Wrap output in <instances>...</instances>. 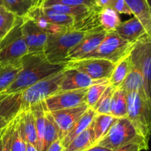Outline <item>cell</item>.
Here are the masks:
<instances>
[{
    "label": "cell",
    "mask_w": 151,
    "mask_h": 151,
    "mask_svg": "<svg viewBox=\"0 0 151 151\" xmlns=\"http://www.w3.org/2000/svg\"><path fill=\"white\" fill-rule=\"evenodd\" d=\"M66 63H50L43 52L27 53L21 60V70L11 85L1 93L23 91L35 83L66 69Z\"/></svg>",
    "instance_id": "1"
},
{
    "label": "cell",
    "mask_w": 151,
    "mask_h": 151,
    "mask_svg": "<svg viewBox=\"0 0 151 151\" xmlns=\"http://www.w3.org/2000/svg\"><path fill=\"white\" fill-rule=\"evenodd\" d=\"M86 33L67 27L57 33L48 34L43 52L50 63H66L69 52L84 38Z\"/></svg>",
    "instance_id": "2"
},
{
    "label": "cell",
    "mask_w": 151,
    "mask_h": 151,
    "mask_svg": "<svg viewBox=\"0 0 151 151\" xmlns=\"http://www.w3.org/2000/svg\"><path fill=\"white\" fill-rule=\"evenodd\" d=\"M131 143L139 144L144 150H148V144L137 132L127 117H121L117 118L106 135L96 145L114 151Z\"/></svg>",
    "instance_id": "3"
},
{
    "label": "cell",
    "mask_w": 151,
    "mask_h": 151,
    "mask_svg": "<svg viewBox=\"0 0 151 151\" xmlns=\"http://www.w3.org/2000/svg\"><path fill=\"white\" fill-rule=\"evenodd\" d=\"M125 94L127 119L148 144L151 128V100L144 98L134 91Z\"/></svg>",
    "instance_id": "4"
},
{
    "label": "cell",
    "mask_w": 151,
    "mask_h": 151,
    "mask_svg": "<svg viewBox=\"0 0 151 151\" xmlns=\"http://www.w3.org/2000/svg\"><path fill=\"white\" fill-rule=\"evenodd\" d=\"M22 17H18L10 32L0 41V63H21L28 53L27 45L22 32Z\"/></svg>",
    "instance_id": "5"
},
{
    "label": "cell",
    "mask_w": 151,
    "mask_h": 151,
    "mask_svg": "<svg viewBox=\"0 0 151 151\" xmlns=\"http://www.w3.org/2000/svg\"><path fill=\"white\" fill-rule=\"evenodd\" d=\"M132 46L133 44L120 38L115 31L106 32L104 39L97 48L81 59H105L116 64L129 55Z\"/></svg>",
    "instance_id": "6"
},
{
    "label": "cell",
    "mask_w": 151,
    "mask_h": 151,
    "mask_svg": "<svg viewBox=\"0 0 151 151\" xmlns=\"http://www.w3.org/2000/svg\"><path fill=\"white\" fill-rule=\"evenodd\" d=\"M63 77V70L50 75L22 91V111L58 92Z\"/></svg>",
    "instance_id": "7"
},
{
    "label": "cell",
    "mask_w": 151,
    "mask_h": 151,
    "mask_svg": "<svg viewBox=\"0 0 151 151\" xmlns=\"http://www.w3.org/2000/svg\"><path fill=\"white\" fill-rule=\"evenodd\" d=\"M130 60L133 68L139 71L145 83L147 94L150 97L151 76V35H144L133 44L129 53Z\"/></svg>",
    "instance_id": "8"
},
{
    "label": "cell",
    "mask_w": 151,
    "mask_h": 151,
    "mask_svg": "<svg viewBox=\"0 0 151 151\" xmlns=\"http://www.w3.org/2000/svg\"><path fill=\"white\" fill-rule=\"evenodd\" d=\"M115 64L100 58H83L66 62V68L75 69L93 80H109Z\"/></svg>",
    "instance_id": "9"
},
{
    "label": "cell",
    "mask_w": 151,
    "mask_h": 151,
    "mask_svg": "<svg viewBox=\"0 0 151 151\" xmlns=\"http://www.w3.org/2000/svg\"><path fill=\"white\" fill-rule=\"evenodd\" d=\"M87 90L88 88L55 93L44 100L47 110L52 112L86 104Z\"/></svg>",
    "instance_id": "10"
},
{
    "label": "cell",
    "mask_w": 151,
    "mask_h": 151,
    "mask_svg": "<svg viewBox=\"0 0 151 151\" xmlns=\"http://www.w3.org/2000/svg\"><path fill=\"white\" fill-rule=\"evenodd\" d=\"M22 32L27 45L28 53L43 52L48 34L28 18L22 17Z\"/></svg>",
    "instance_id": "11"
},
{
    "label": "cell",
    "mask_w": 151,
    "mask_h": 151,
    "mask_svg": "<svg viewBox=\"0 0 151 151\" xmlns=\"http://www.w3.org/2000/svg\"><path fill=\"white\" fill-rule=\"evenodd\" d=\"M106 35L103 29L87 32L84 38L69 52L66 60H79L97 48Z\"/></svg>",
    "instance_id": "12"
},
{
    "label": "cell",
    "mask_w": 151,
    "mask_h": 151,
    "mask_svg": "<svg viewBox=\"0 0 151 151\" xmlns=\"http://www.w3.org/2000/svg\"><path fill=\"white\" fill-rule=\"evenodd\" d=\"M88 109V106L86 104H83L71 109L50 112L57 125L58 137L60 140L63 139V137L69 128Z\"/></svg>",
    "instance_id": "13"
},
{
    "label": "cell",
    "mask_w": 151,
    "mask_h": 151,
    "mask_svg": "<svg viewBox=\"0 0 151 151\" xmlns=\"http://www.w3.org/2000/svg\"><path fill=\"white\" fill-rule=\"evenodd\" d=\"M104 81L106 80H93L80 71L75 69L66 68L63 70V79L59 86L58 92L86 88Z\"/></svg>",
    "instance_id": "14"
},
{
    "label": "cell",
    "mask_w": 151,
    "mask_h": 151,
    "mask_svg": "<svg viewBox=\"0 0 151 151\" xmlns=\"http://www.w3.org/2000/svg\"><path fill=\"white\" fill-rule=\"evenodd\" d=\"M22 112V91L0 93V116L9 123Z\"/></svg>",
    "instance_id": "15"
},
{
    "label": "cell",
    "mask_w": 151,
    "mask_h": 151,
    "mask_svg": "<svg viewBox=\"0 0 151 151\" xmlns=\"http://www.w3.org/2000/svg\"><path fill=\"white\" fill-rule=\"evenodd\" d=\"M18 128L25 142L30 143L37 147V135L35 119L29 109L21 112L16 117Z\"/></svg>",
    "instance_id": "16"
},
{
    "label": "cell",
    "mask_w": 151,
    "mask_h": 151,
    "mask_svg": "<svg viewBox=\"0 0 151 151\" xmlns=\"http://www.w3.org/2000/svg\"><path fill=\"white\" fill-rule=\"evenodd\" d=\"M115 32L120 38L131 44L148 34L142 24L134 16L125 22H121Z\"/></svg>",
    "instance_id": "17"
},
{
    "label": "cell",
    "mask_w": 151,
    "mask_h": 151,
    "mask_svg": "<svg viewBox=\"0 0 151 151\" xmlns=\"http://www.w3.org/2000/svg\"><path fill=\"white\" fill-rule=\"evenodd\" d=\"M132 15L144 26L151 35V9L148 0H124Z\"/></svg>",
    "instance_id": "18"
},
{
    "label": "cell",
    "mask_w": 151,
    "mask_h": 151,
    "mask_svg": "<svg viewBox=\"0 0 151 151\" xmlns=\"http://www.w3.org/2000/svg\"><path fill=\"white\" fill-rule=\"evenodd\" d=\"M118 88L123 90L125 93L137 92L144 98L151 100L146 91L144 78L141 72L135 68L132 67L131 72Z\"/></svg>",
    "instance_id": "19"
},
{
    "label": "cell",
    "mask_w": 151,
    "mask_h": 151,
    "mask_svg": "<svg viewBox=\"0 0 151 151\" xmlns=\"http://www.w3.org/2000/svg\"><path fill=\"white\" fill-rule=\"evenodd\" d=\"M101 7L94 6L86 15L75 21L71 27L72 29L83 32H89L97 29H103L100 27L99 14Z\"/></svg>",
    "instance_id": "20"
},
{
    "label": "cell",
    "mask_w": 151,
    "mask_h": 151,
    "mask_svg": "<svg viewBox=\"0 0 151 151\" xmlns=\"http://www.w3.org/2000/svg\"><path fill=\"white\" fill-rule=\"evenodd\" d=\"M96 112L93 109L88 108L83 114L74 123V125L69 129L66 132L65 136L63 137V139L61 140L63 144V148L68 145L69 142L73 139L75 137L83 132L85 130L89 127L92 122L93 119L95 116Z\"/></svg>",
    "instance_id": "21"
},
{
    "label": "cell",
    "mask_w": 151,
    "mask_h": 151,
    "mask_svg": "<svg viewBox=\"0 0 151 151\" xmlns=\"http://www.w3.org/2000/svg\"><path fill=\"white\" fill-rule=\"evenodd\" d=\"M25 17L32 21L40 29L44 30L47 34L57 33L67 28L58 26L52 23L44 13L41 6H35L31 8L27 13Z\"/></svg>",
    "instance_id": "22"
},
{
    "label": "cell",
    "mask_w": 151,
    "mask_h": 151,
    "mask_svg": "<svg viewBox=\"0 0 151 151\" xmlns=\"http://www.w3.org/2000/svg\"><path fill=\"white\" fill-rule=\"evenodd\" d=\"M35 119V130L37 135V149L42 150L43 137H44V125H45V111L47 110L44 101L39 102L29 107Z\"/></svg>",
    "instance_id": "23"
},
{
    "label": "cell",
    "mask_w": 151,
    "mask_h": 151,
    "mask_svg": "<svg viewBox=\"0 0 151 151\" xmlns=\"http://www.w3.org/2000/svg\"><path fill=\"white\" fill-rule=\"evenodd\" d=\"M117 118L111 114H96L95 116L91 122L94 137V145L100 141L108 132L111 125L116 122Z\"/></svg>",
    "instance_id": "24"
},
{
    "label": "cell",
    "mask_w": 151,
    "mask_h": 151,
    "mask_svg": "<svg viewBox=\"0 0 151 151\" xmlns=\"http://www.w3.org/2000/svg\"><path fill=\"white\" fill-rule=\"evenodd\" d=\"M94 145V132L91 125L77 136L63 148V151H86Z\"/></svg>",
    "instance_id": "25"
},
{
    "label": "cell",
    "mask_w": 151,
    "mask_h": 151,
    "mask_svg": "<svg viewBox=\"0 0 151 151\" xmlns=\"http://www.w3.org/2000/svg\"><path fill=\"white\" fill-rule=\"evenodd\" d=\"M131 69L132 66L128 55L115 64L114 69L109 78V84L115 88H118L131 72Z\"/></svg>",
    "instance_id": "26"
},
{
    "label": "cell",
    "mask_w": 151,
    "mask_h": 151,
    "mask_svg": "<svg viewBox=\"0 0 151 151\" xmlns=\"http://www.w3.org/2000/svg\"><path fill=\"white\" fill-rule=\"evenodd\" d=\"M21 68V63L17 64L0 63V93L5 91L11 85Z\"/></svg>",
    "instance_id": "27"
},
{
    "label": "cell",
    "mask_w": 151,
    "mask_h": 151,
    "mask_svg": "<svg viewBox=\"0 0 151 151\" xmlns=\"http://www.w3.org/2000/svg\"><path fill=\"white\" fill-rule=\"evenodd\" d=\"M99 20L100 27L106 32L115 31L122 22L119 13L110 7H103L100 9Z\"/></svg>",
    "instance_id": "28"
},
{
    "label": "cell",
    "mask_w": 151,
    "mask_h": 151,
    "mask_svg": "<svg viewBox=\"0 0 151 151\" xmlns=\"http://www.w3.org/2000/svg\"><path fill=\"white\" fill-rule=\"evenodd\" d=\"M111 115L116 118L126 117V94L123 90L116 88L111 103Z\"/></svg>",
    "instance_id": "29"
},
{
    "label": "cell",
    "mask_w": 151,
    "mask_h": 151,
    "mask_svg": "<svg viewBox=\"0 0 151 151\" xmlns=\"http://www.w3.org/2000/svg\"><path fill=\"white\" fill-rule=\"evenodd\" d=\"M58 137V130L55 122L51 113L48 111H45V125H44V137H43L42 150L47 151L49 146Z\"/></svg>",
    "instance_id": "30"
},
{
    "label": "cell",
    "mask_w": 151,
    "mask_h": 151,
    "mask_svg": "<svg viewBox=\"0 0 151 151\" xmlns=\"http://www.w3.org/2000/svg\"><path fill=\"white\" fill-rule=\"evenodd\" d=\"M2 6L18 17H24L36 4L33 0H2Z\"/></svg>",
    "instance_id": "31"
},
{
    "label": "cell",
    "mask_w": 151,
    "mask_h": 151,
    "mask_svg": "<svg viewBox=\"0 0 151 151\" xmlns=\"http://www.w3.org/2000/svg\"><path fill=\"white\" fill-rule=\"evenodd\" d=\"M44 7H49L56 12L72 16L75 19V21L86 14L91 8V7H83V6H72L61 4H52V5Z\"/></svg>",
    "instance_id": "32"
},
{
    "label": "cell",
    "mask_w": 151,
    "mask_h": 151,
    "mask_svg": "<svg viewBox=\"0 0 151 151\" xmlns=\"http://www.w3.org/2000/svg\"><path fill=\"white\" fill-rule=\"evenodd\" d=\"M115 89L116 88L112 86L110 84L108 86L95 106L93 107V109L95 111L96 114H111V103Z\"/></svg>",
    "instance_id": "33"
},
{
    "label": "cell",
    "mask_w": 151,
    "mask_h": 151,
    "mask_svg": "<svg viewBox=\"0 0 151 151\" xmlns=\"http://www.w3.org/2000/svg\"><path fill=\"white\" fill-rule=\"evenodd\" d=\"M43 12L47 16V19L58 26L63 27H71L75 22V19L72 16L58 13L49 7H42Z\"/></svg>",
    "instance_id": "34"
},
{
    "label": "cell",
    "mask_w": 151,
    "mask_h": 151,
    "mask_svg": "<svg viewBox=\"0 0 151 151\" xmlns=\"http://www.w3.org/2000/svg\"><path fill=\"white\" fill-rule=\"evenodd\" d=\"M109 85V80H106L103 82L88 87L86 97V103L88 108L93 109Z\"/></svg>",
    "instance_id": "35"
},
{
    "label": "cell",
    "mask_w": 151,
    "mask_h": 151,
    "mask_svg": "<svg viewBox=\"0 0 151 151\" xmlns=\"http://www.w3.org/2000/svg\"><path fill=\"white\" fill-rule=\"evenodd\" d=\"M17 16L0 6V41L10 32L16 24Z\"/></svg>",
    "instance_id": "36"
},
{
    "label": "cell",
    "mask_w": 151,
    "mask_h": 151,
    "mask_svg": "<svg viewBox=\"0 0 151 151\" xmlns=\"http://www.w3.org/2000/svg\"><path fill=\"white\" fill-rule=\"evenodd\" d=\"M11 122L12 133L10 151H26V142L19 133L16 118L12 120Z\"/></svg>",
    "instance_id": "37"
},
{
    "label": "cell",
    "mask_w": 151,
    "mask_h": 151,
    "mask_svg": "<svg viewBox=\"0 0 151 151\" xmlns=\"http://www.w3.org/2000/svg\"><path fill=\"white\" fill-rule=\"evenodd\" d=\"M56 4L72 6H83L87 7H93L96 6L95 0H46L41 4V7H47Z\"/></svg>",
    "instance_id": "38"
},
{
    "label": "cell",
    "mask_w": 151,
    "mask_h": 151,
    "mask_svg": "<svg viewBox=\"0 0 151 151\" xmlns=\"http://www.w3.org/2000/svg\"><path fill=\"white\" fill-rule=\"evenodd\" d=\"M12 122L0 133V151H10V143H11Z\"/></svg>",
    "instance_id": "39"
},
{
    "label": "cell",
    "mask_w": 151,
    "mask_h": 151,
    "mask_svg": "<svg viewBox=\"0 0 151 151\" xmlns=\"http://www.w3.org/2000/svg\"><path fill=\"white\" fill-rule=\"evenodd\" d=\"M109 7L113 9L119 14H125L129 16L132 15L124 0H111Z\"/></svg>",
    "instance_id": "40"
},
{
    "label": "cell",
    "mask_w": 151,
    "mask_h": 151,
    "mask_svg": "<svg viewBox=\"0 0 151 151\" xmlns=\"http://www.w3.org/2000/svg\"><path fill=\"white\" fill-rule=\"evenodd\" d=\"M144 150L142 146L137 143H131V144L123 146L120 148L114 151H141Z\"/></svg>",
    "instance_id": "41"
},
{
    "label": "cell",
    "mask_w": 151,
    "mask_h": 151,
    "mask_svg": "<svg viewBox=\"0 0 151 151\" xmlns=\"http://www.w3.org/2000/svg\"><path fill=\"white\" fill-rule=\"evenodd\" d=\"M63 146L60 139L55 140L47 148V151H63Z\"/></svg>",
    "instance_id": "42"
},
{
    "label": "cell",
    "mask_w": 151,
    "mask_h": 151,
    "mask_svg": "<svg viewBox=\"0 0 151 151\" xmlns=\"http://www.w3.org/2000/svg\"><path fill=\"white\" fill-rule=\"evenodd\" d=\"M86 151H113L109 148H106V147H102V146L98 145H95L92 146L90 148H88V150Z\"/></svg>",
    "instance_id": "43"
},
{
    "label": "cell",
    "mask_w": 151,
    "mask_h": 151,
    "mask_svg": "<svg viewBox=\"0 0 151 151\" xmlns=\"http://www.w3.org/2000/svg\"><path fill=\"white\" fill-rule=\"evenodd\" d=\"M9 123H10V122H9ZM9 123L7 122H6V121L0 116V133L7 126V125H8Z\"/></svg>",
    "instance_id": "44"
},
{
    "label": "cell",
    "mask_w": 151,
    "mask_h": 151,
    "mask_svg": "<svg viewBox=\"0 0 151 151\" xmlns=\"http://www.w3.org/2000/svg\"><path fill=\"white\" fill-rule=\"evenodd\" d=\"M26 151H38L37 147L30 143L26 142Z\"/></svg>",
    "instance_id": "45"
},
{
    "label": "cell",
    "mask_w": 151,
    "mask_h": 151,
    "mask_svg": "<svg viewBox=\"0 0 151 151\" xmlns=\"http://www.w3.org/2000/svg\"><path fill=\"white\" fill-rule=\"evenodd\" d=\"M33 1L35 2L36 6H40V0H33Z\"/></svg>",
    "instance_id": "46"
},
{
    "label": "cell",
    "mask_w": 151,
    "mask_h": 151,
    "mask_svg": "<svg viewBox=\"0 0 151 151\" xmlns=\"http://www.w3.org/2000/svg\"><path fill=\"white\" fill-rule=\"evenodd\" d=\"M44 1H46V0H40V6H41V4H43Z\"/></svg>",
    "instance_id": "47"
},
{
    "label": "cell",
    "mask_w": 151,
    "mask_h": 151,
    "mask_svg": "<svg viewBox=\"0 0 151 151\" xmlns=\"http://www.w3.org/2000/svg\"><path fill=\"white\" fill-rule=\"evenodd\" d=\"M0 6H2V0H0Z\"/></svg>",
    "instance_id": "48"
}]
</instances>
